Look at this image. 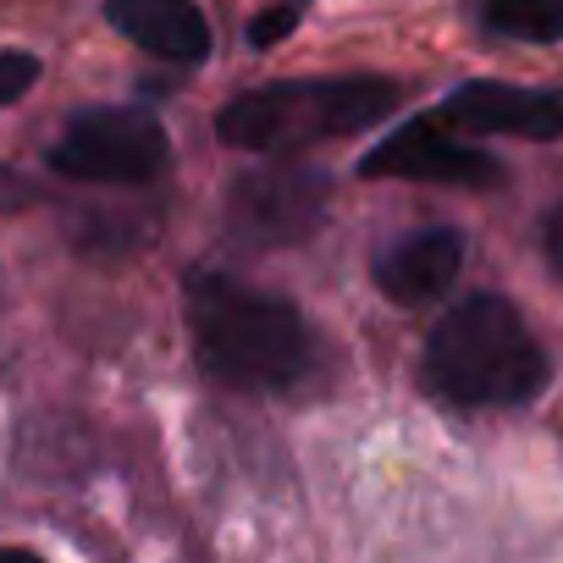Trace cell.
<instances>
[{"mask_svg":"<svg viewBox=\"0 0 563 563\" xmlns=\"http://www.w3.org/2000/svg\"><path fill=\"white\" fill-rule=\"evenodd\" d=\"M541 243H547V260H552V271L563 276V205L547 216V232H541Z\"/></svg>","mask_w":563,"mask_h":563,"instance_id":"4fadbf2b","label":"cell"},{"mask_svg":"<svg viewBox=\"0 0 563 563\" xmlns=\"http://www.w3.org/2000/svg\"><path fill=\"white\" fill-rule=\"evenodd\" d=\"M459 265H464V232L420 227L376 254V288L393 305H431L459 282Z\"/></svg>","mask_w":563,"mask_h":563,"instance_id":"ba28073f","label":"cell"},{"mask_svg":"<svg viewBox=\"0 0 563 563\" xmlns=\"http://www.w3.org/2000/svg\"><path fill=\"white\" fill-rule=\"evenodd\" d=\"M34 84H40V56H29V51H0V106L23 100Z\"/></svg>","mask_w":563,"mask_h":563,"instance_id":"8fae6325","label":"cell"},{"mask_svg":"<svg viewBox=\"0 0 563 563\" xmlns=\"http://www.w3.org/2000/svg\"><path fill=\"white\" fill-rule=\"evenodd\" d=\"M0 563H45V558L29 552V547H0Z\"/></svg>","mask_w":563,"mask_h":563,"instance_id":"5bb4252c","label":"cell"},{"mask_svg":"<svg viewBox=\"0 0 563 563\" xmlns=\"http://www.w3.org/2000/svg\"><path fill=\"white\" fill-rule=\"evenodd\" d=\"M188 332L199 365L238 393H288L321 371L316 327L282 299L227 271L188 276Z\"/></svg>","mask_w":563,"mask_h":563,"instance_id":"6da1fadb","label":"cell"},{"mask_svg":"<svg viewBox=\"0 0 563 563\" xmlns=\"http://www.w3.org/2000/svg\"><path fill=\"white\" fill-rule=\"evenodd\" d=\"M365 177H409V183H442V188H497L503 183V166L453 139V128H442L437 117H420L409 128H398L393 139H382L365 161H360Z\"/></svg>","mask_w":563,"mask_h":563,"instance_id":"8992f818","label":"cell"},{"mask_svg":"<svg viewBox=\"0 0 563 563\" xmlns=\"http://www.w3.org/2000/svg\"><path fill=\"white\" fill-rule=\"evenodd\" d=\"M442 128L459 133H508V139H563V89H519V84H459L437 111Z\"/></svg>","mask_w":563,"mask_h":563,"instance_id":"52a82bcc","label":"cell"},{"mask_svg":"<svg viewBox=\"0 0 563 563\" xmlns=\"http://www.w3.org/2000/svg\"><path fill=\"white\" fill-rule=\"evenodd\" d=\"M327 172L305 161H282V166H254L238 177L227 194V227L238 243L254 249H294L327 221Z\"/></svg>","mask_w":563,"mask_h":563,"instance_id":"5b68a950","label":"cell"},{"mask_svg":"<svg viewBox=\"0 0 563 563\" xmlns=\"http://www.w3.org/2000/svg\"><path fill=\"white\" fill-rule=\"evenodd\" d=\"M106 18L122 40L161 62L194 67L210 56V23L194 0H106Z\"/></svg>","mask_w":563,"mask_h":563,"instance_id":"9c48e42d","label":"cell"},{"mask_svg":"<svg viewBox=\"0 0 563 563\" xmlns=\"http://www.w3.org/2000/svg\"><path fill=\"white\" fill-rule=\"evenodd\" d=\"M481 23L503 40L525 45H563V0H486Z\"/></svg>","mask_w":563,"mask_h":563,"instance_id":"30bf717a","label":"cell"},{"mask_svg":"<svg viewBox=\"0 0 563 563\" xmlns=\"http://www.w3.org/2000/svg\"><path fill=\"white\" fill-rule=\"evenodd\" d=\"M51 166L73 183L133 188V183H155L172 166V139L150 111L95 106V111H78L67 133L51 144Z\"/></svg>","mask_w":563,"mask_h":563,"instance_id":"277c9868","label":"cell"},{"mask_svg":"<svg viewBox=\"0 0 563 563\" xmlns=\"http://www.w3.org/2000/svg\"><path fill=\"white\" fill-rule=\"evenodd\" d=\"M398 100H404V89L393 78H371V73L294 78V84H265V89L227 100L216 111V133H221V144L249 150V155H299V150L349 139V133L393 117Z\"/></svg>","mask_w":563,"mask_h":563,"instance_id":"3957f363","label":"cell"},{"mask_svg":"<svg viewBox=\"0 0 563 563\" xmlns=\"http://www.w3.org/2000/svg\"><path fill=\"white\" fill-rule=\"evenodd\" d=\"M294 29H299V7H271V12H260V18L249 23V45H254V51L282 45Z\"/></svg>","mask_w":563,"mask_h":563,"instance_id":"7c38bea8","label":"cell"},{"mask_svg":"<svg viewBox=\"0 0 563 563\" xmlns=\"http://www.w3.org/2000/svg\"><path fill=\"white\" fill-rule=\"evenodd\" d=\"M420 376L459 409H514L547 387V354L503 294H470L431 327Z\"/></svg>","mask_w":563,"mask_h":563,"instance_id":"7a4b0ae2","label":"cell"}]
</instances>
